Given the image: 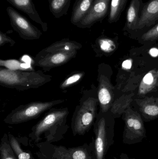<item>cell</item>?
Masks as SVG:
<instances>
[{"label": "cell", "instance_id": "obj_1", "mask_svg": "<svg viewBox=\"0 0 158 159\" xmlns=\"http://www.w3.org/2000/svg\"><path fill=\"white\" fill-rule=\"evenodd\" d=\"M69 114L68 107L51 108L32 128L28 134L30 140L35 144L44 140L50 143L61 141L69 128L67 123Z\"/></svg>", "mask_w": 158, "mask_h": 159}, {"label": "cell", "instance_id": "obj_2", "mask_svg": "<svg viewBox=\"0 0 158 159\" xmlns=\"http://www.w3.org/2000/svg\"><path fill=\"white\" fill-rule=\"evenodd\" d=\"M82 48L79 42L65 38L42 49L33 59L35 66L45 72L65 65L75 58Z\"/></svg>", "mask_w": 158, "mask_h": 159}, {"label": "cell", "instance_id": "obj_3", "mask_svg": "<svg viewBox=\"0 0 158 159\" xmlns=\"http://www.w3.org/2000/svg\"><path fill=\"white\" fill-rule=\"evenodd\" d=\"M93 85L90 89L83 91L81 97L73 112L71 129L74 136H83L93 126L97 117L99 105L97 92Z\"/></svg>", "mask_w": 158, "mask_h": 159}, {"label": "cell", "instance_id": "obj_4", "mask_svg": "<svg viewBox=\"0 0 158 159\" xmlns=\"http://www.w3.org/2000/svg\"><path fill=\"white\" fill-rule=\"evenodd\" d=\"M52 78L41 70H11L0 67V85L8 89L19 91L38 89L50 82Z\"/></svg>", "mask_w": 158, "mask_h": 159}, {"label": "cell", "instance_id": "obj_5", "mask_svg": "<svg viewBox=\"0 0 158 159\" xmlns=\"http://www.w3.org/2000/svg\"><path fill=\"white\" fill-rule=\"evenodd\" d=\"M39 151L35 153L48 159H92V141L76 147L68 148L42 142L36 144Z\"/></svg>", "mask_w": 158, "mask_h": 159}, {"label": "cell", "instance_id": "obj_6", "mask_svg": "<svg viewBox=\"0 0 158 159\" xmlns=\"http://www.w3.org/2000/svg\"><path fill=\"white\" fill-rule=\"evenodd\" d=\"M62 99L48 102H33L21 105L13 109L3 121L9 125H15L38 118L42 114L55 106L64 102Z\"/></svg>", "mask_w": 158, "mask_h": 159}, {"label": "cell", "instance_id": "obj_7", "mask_svg": "<svg viewBox=\"0 0 158 159\" xmlns=\"http://www.w3.org/2000/svg\"><path fill=\"white\" fill-rule=\"evenodd\" d=\"M104 115V113L100 111L93 125L95 138L92 141L93 143L92 159H105L111 143L107 121Z\"/></svg>", "mask_w": 158, "mask_h": 159}, {"label": "cell", "instance_id": "obj_8", "mask_svg": "<svg viewBox=\"0 0 158 159\" xmlns=\"http://www.w3.org/2000/svg\"><path fill=\"white\" fill-rule=\"evenodd\" d=\"M6 12L11 26L20 38L25 40H38L41 38L42 34L41 31L32 24L27 18L11 7H7Z\"/></svg>", "mask_w": 158, "mask_h": 159}, {"label": "cell", "instance_id": "obj_9", "mask_svg": "<svg viewBox=\"0 0 158 159\" xmlns=\"http://www.w3.org/2000/svg\"><path fill=\"white\" fill-rule=\"evenodd\" d=\"M125 127L123 141L126 143H135L146 137L143 122L140 114L129 107L125 112Z\"/></svg>", "mask_w": 158, "mask_h": 159}, {"label": "cell", "instance_id": "obj_10", "mask_svg": "<svg viewBox=\"0 0 158 159\" xmlns=\"http://www.w3.org/2000/svg\"><path fill=\"white\" fill-rule=\"evenodd\" d=\"M111 0H95L86 16L78 23L81 29H90L97 22H101L108 16Z\"/></svg>", "mask_w": 158, "mask_h": 159}, {"label": "cell", "instance_id": "obj_11", "mask_svg": "<svg viewBox=\"0 0 158 159\" xmlns=\"http://www.w3.org/2000/svg\"><path fill=\"white\" fill-rule=\"evenodd\" d=\"M98 72L97 93L100 110L102 113H107L114 102V88L110 80L102 70Z\"/></svg>", "mask_w": 158, "mask_h": 159}, {"label": "cell", "instance_id": "obj_12", "mask_svg": "<svg viewBox=\"0 0 158 159\" xmlns=\"http://www.w3.org/2000/svg\"><path fill=\"white\" fill-rule=\"evenodd\" d=\"M157 23L158 0H149L144 3L135 32L147 31Z\"/></svg>", "mask_w": 158, "mask_h": 159}, {"label": "cell", "instance_id": "obj_13", "mask_svg": "<svg viewBox=\"0 0 158 159\" xmlns=\"http://www.w3.org/2000/svg\"><path fill=\"white\" fill-rule=\"evenodd\" d=\"M10 4L28 15L31 19L41 26L43 31H47L48 26L44 22L35 8L33 0H6Z\"/></svg>", "mask_w": 158, "mask_h": 159}, {"label": "cell", "instance_id": "obj_14", "mask_svg": "<svg viewBox=\"0 0 158 159\" xmlns=\"http://www.w3.org/2000/svg\"><path fill=\"white\" fill-rule=\"evenodd\" d=\"M144 3L143 0H131L126 11V22L124 30L135 32L136 26L142 14Z\"/></svg>", "mask_w": 158, "mask_h": 159}, {"label": "cell", "instance_id": "obj_15", "mask_svg": "<svg viewBox=\"0 0 158 159\" xmlns=\"http://www.w3.org/2000/svg\"><path fill=\"white\" fill-rule=\"evenodd\" d=\"M95 0H76L70 17V22L77 26L90 10Z\"/></svg>", "mask_w": 158, "mask_h": 159}, {"label": "cell", "instance_id": "obj_16", "mask_svg": "<svg viewBox=\"0 0 158 159\" xmlns=\"http://www.w3.org/2000/svg\"><path fill=\"white\" fill-rule=\"evenodd\" d=\"M136 102L145 116L154 118L158 116V98L146 97L144 99H137Z\"/></svg>", "mask_w": 158, "mask_h": 159}, {"label": "cell", "instance_id": "obj_17", "mask_svg": "<svg viewBox=\"0 0 158 159\" xmlns=\"http://www.w3.org/2000/svg\"><path fill=\"white\" fill-rule=\"evenodd\" d=\"M158 81L157 74L152 70L145 75L139 85L138 93L144 95L151 92L157 86Z\"/></svg>", "mask_w": 158, "mask_h": 159}, {"label": "cell", "instance_id": "obj_18", "mask_svg": "<svg viewBox=\"0 0 158 159\" xmlns=\"http://www.w3.org/2000/svg\"><path fill=\"white\" fill-rule=\"evenodd\" d=\"M128 0H111L108 21L109 23H115L119 20L126 7Z\"/></svg>", "mask_w": 158, "mask_h": 159}, {"label": "cell", "instance_id": "obj_19", "mask_svg": "<svg viewBox=\"0 0 158 159\" xmlns=\"http://www.w3.org/2000/svg\"><path fill=\"white\" fill-rule=\"evenodd\" d=\"M71 0H49V9L56 18L67 14Z\"/></svg>", "mask_w": 158, "mask_h": 159}, {"label": "cell", "instance_id": "obj_20", "mask_svg": "<svg viewBox=\"0 0 158 159\" xmlns=\"http://www.w3.org/2000/svg\"><path fill=\"white\" fill-rule=\"evenodd\" d=\"M133 93L125 94L114 101L110 108V111L113 114L120 115L124 113L130 107L133 100Z\"/></svg>", "mask_w": 158, "mask_h": 159}, {"label": "cell", "instance_id": "obj_21", "mask_svg": "<svg viewBox=\"0 0 158 159\" xmlns=\"http://www.w3.org/2000/svg\"><path fill=\"white\" fill-rule=\"evenodd\" d=\"M0 158L19 159L16 154L11 147L7 134L5 133L1 139Z\"/></svg>", "mask_w": 158, "mask_h": 159}, {"label": "cell", "instance_id": "obj_22", "mask_svg": "<svg viewBox=\"0 0 158 159\" xmlns=\"http://www.w3.org/2000/svg\"><path fill=\"white\" fill-rule=\"evenodd\" d=\"M7 134L11 147L19 159H31L32 155L30 151L28 150H25L23 149L19 138L14 136L11 133H8Z\"/></svg>", "mask_w": 158, "mask_h": 159}, {"label": "cell", "instance_id": "obj_23", "mask_svg": "<svg viewBox=\"0 0 158 159\" xmlns=\"http://www.w3.org/2000/svg\"><path fill=\"white\" fill-rule=\"evenodd\" d=\"M84 71H74L68 75L59 85V89L65 90L70 88L81 81L85 75Z\"/></svg>", "mask_w": 158, "mask_h": 159}, {"label": "cell", "instance_id": "obj_24", "mask_svg": "<svg viewBox=\"0 0 158 159\" xmlns=\"http://www.w3.org/2000/svg\"><path fill=\"white\" fill-rule=\"evenodd\" d=\"M96 47L101 52L109 54L113 52L116 48V45L112 39L107 37H100L96 40Z\"/></svg>", "mask_w": 158, "mask_h": 159}, {"label": "cell", "instance_id": "obj_25", "mask_svg": "<svg viewBox=\"0 0 158 159\" xmlns=\"http://www.w3.org/2000/svg\"><path fill=\"white\" fill-rule=\"evenodd\" d=\"M25 63L15 59L0 60V67H3L11 70H27L28 68L24 67Z\"/></svg>", "mask_w": 158, "mask_h": 159}, {"label": "cell", "instance_id": "obj_26", "mask_svg": "<svg viewBox=\"0 0 158 159\" xmlns=\"http://www.w3.org/2000/svg\"><path fill=\"white\" fill-rule=\"evenodd\" d=\"M141 39L143 42H153L158 40V23L143 34Z\"/></svg>", "mask_w": 158, "mask_h": 159}, {"label": "cell", "instance_id": "obj_27", "mask_svg": "<svg viewBox=\"0 0 158 159\" xmlns=\"http://www.w3.org/2000/svg\"><path fill=\"white\" fill-rule=\"evenodd\" d=\"M9 44L11 46H14L15 42L11 37L7 35L6 34L0 31V47L3 46L6 44Z\"/></svg>", "mask_w": 158, "mask_h": 159}, {"label": "cell", "instance_id": "obj_28", "mask_svg": "<svg viewBox=\"0 0 158 159\" xmlns=\"http://www.w3.org/2000/svg\"><path fill=\"white\" fill-rule=\"evenodd\" d=\"M131 66L132 61L131 60H127L123 61V63H122V68L125 69V70H128V69H130L131 68Z\"/></svg>", "mask_w": 158, "mask_h": 159}, {"label": "cell", "instance_id": "obj_29", "mask_svg": "<svg viewBox=\"0 0 158 159\" xmlns=\"http://www.w3.org/2000/svg\"><path fill=\"white\" fill-rule=\"evenodd\" d=\"M149 53L151 57H158V49L156 48H153L150 49Z\"/></svg>", "mask_w": 158, "mask_h": 159}, {"label": "cell", "instance_id": "obj_30", "mask_svg": "<svg viewBox=\"0 0 158 159\" xmlns=\"http://www.w3.org/2000/svg\"><path fill=\"white\" fill-rule=\"evenodd\" d=\"M35 155L37 156V157L39 159H48L45 158L44 157H42L41 155H39V154H37V153H35Z\"/></svg>", "mask_w": 158, "mask_h": 159}, {"label": "cell", "instance_id": "obj_31", "mask_svg": "<svg viewBox=\"0 0 158 159\" xmlns=\"http://www.w3.org/2000/svg\"><path fill=\"white\" fill-rule=\"evenodd\" d=\"M31 159H35V158H34L32 155Z\"/></svg>", "mask_w": 158, "mask_h": 159}, {"label": "cell", "instance_id": "obj_32", "mask_svg": "<svg viewBox=\"0 0 158 159\" xmlns=\"http://www.w3.org/2000/svg\"><path fill=\"white\" fill-rule=\"evenodd\" d=\"M157 76H158V71L157 72Z\"/></svg>", "mask_w": 158, "mask_h": 159}, {"label": "cell", "instance_id": "obj_33", "mask_svg": "<svg viewBox=\"0 0 158 159\" xmlns=\"http://www.w3.org/2000/svg\"><path fill=\"white\" fill-rule=\"evenodd\" d=\"M157 87H158V83H157Z\"/></svg>", "mask_w": 158, "mask_h": 159}, {"label": "cell", "instance_id": "obj_34", "mask_svg": "<svg viewBox=\"0 0 158 159\" xmlns=\"http://www.w3.org/2000/svg\"></svg>", "mask_w": 158, "mask_h": 159}]
</instances>
